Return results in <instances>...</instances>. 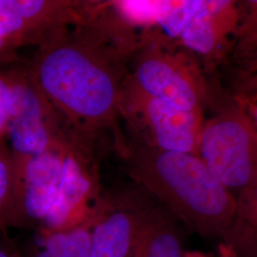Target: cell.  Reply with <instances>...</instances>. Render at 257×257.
<instances>
[{"mask_svg":"<svg viewBox=\"0 0 257 257\" xmlns=\"http://www.w3.org/2000/svg\"><path fill=\"white\" fill-rule=\"evenodd\" d=\"M15 164L5 139L0 140V233L14 228L15 215Z\"/></svg>","mask_w":257,"mask_h":257,"instance_id":"cell-15","label":"cell"},{"mask_svg":"<svg viewBox=\"0 0 257 257\" xmlns=\"http://www.w3.org/2000/svg\"><path fill=\"white\" fill-rule=\"evenodd\" d=\"M121 120L127 139L158 150L197 155L204 111L184 110L140 91L128 79L123 85Z\"/></svg>","mask_w":257,"mask_h":257,"instance_id":"cell-6","label":"cell"},{"mask_svg":"<svg viewBox=\"0 0 257 257\" xmlns=\"http://www.w3.org/2000/svg\"><path fill=\"white\" fill-rule=\"evenodd\" d=\"M93 212L87 220L74 228L39 233L37 247L27 257H90Z\"/></svg>","mask_w":257,"mask_h":257,"instance_id":"cell-13","label":"cell"},{"mask_svg":"<svg viewBox=\"0 0 257 257\" xmlns=\"http://www.w3.org/2000/svg\"><path fill=\"white\" fill-rule=\"evenodd\" d=\"M241 19V1L203 0L176 41L207 72L229 60Z\"/></svg>","mask_w":257,"mask_h":257,"instance_id":"cell-9","label":"cell"},{"mask_svg":"<svg viewBox=\"0 0 257 257\" xmlns=\"http://www.w3.org/2000/svg\"><path fill=\"white\" fill-rule=\"evenodd\" d=\"M19 51L0 40V69L23 62L20 58Z\"/></svg>","mask_w":257,"mask_h":257,"instance_id":"cell-18","label":"cell"},{"mask_svg":"<svg viewBox=\"0 0 257 257\" xmlns=\"http://www.w3.org/2000/svg\"><path fill=\"white\" fill-rule=\"evenodd\" d=\"M15 178L14 228L39 233L74 228L102 198L96 156L69 137L15 164Z\"/></svg>","mask_w":257,"mask_h":257,"instance_id":"cell-3","label":"cell"},{"mask_svg":"<svg viewBox=\"0 0 257 257\" xmlns=\"http://www.w3.org/2000/svg\"><path fill=\"white\" fill-rule=\"evenodd\" d=\"M229 60L236 85L257 74V0L241 1V19Z\"/></svg>","mask_w":257,"mask_h":257,"instance_id":"cell-12","label":"cell"},{"mask_svg":"<svg viewBox=\"0 0 257 257\" xmlns=\"http://www.w3.org/2000/svg\"><path fill=\"white\" fill-rule=\"evenodd\" d=\"M101 1L0 0V40L19 50L48 46L94 16Z\"/></svg>","mask_w":257,"mask_h":257,"instance_id":"cell-7","label":"cell"},{"mask_svg":"<svg viewBox=\"0 0 257 257\" xmlns=\"http://www.w3.org/2000/svg\"><path fill=\"white\" fill-rule=\"evenodd\" d=\"M176 219L158 201L141 232L133 257H184L182 234Z\"/></svg>","mask_w":257,"mask_h":257,"instance_id":"cell-11","label":"cell"},{"mask_svg":"<svg viewBox=\"0 0 257 257\" xmlns=\"http://www.w3.org/2000/svg\"><path fill=\"white\" fill-rule=\"evenodd\" d=\"M0 257H24L20 254L17 248H14L11 244L0 241Z\"/></svg>","mask_w":257,"mask_h":257,"instance_id":"cell-19","label":"cell"},{"mask_svg":"<svg viewBox=\"0 0 257 257\" xmlns=\"http://www.w3.org/2000/svg\"><path fill=\"white\" fill-rule=\"evenodd\" d=\"M121 157L136 184L204 237L222 240L237 257H257V230L242 218L236 196L195 154L127 139Z\"/></svg>","mask_w":257,"mask_h":257,"instance_id":"cell-2","label":"cell"},{"mask_svg":"<svg viewBox=\"0 0 257 257\" xmlns=\"http://www.w3.org/2000/svg\"><path fill=\"white\" fill-rule=\"evenodd\" d=\"M205 120L197 155L221 183L239 192L257 184V128L234 97Z\"/></svg>","mask_w":257,"mask_h":257,"instance_id":"cell-5","label":"cell"},{"mask_svg":"<svg viewBox=\"0 0 257 257\" xmlns=\"http://www.w3.org/2000/svg\"><path fill=\"white\" fill-rule=\"evenodd\" d=\"M32 75L23 62L0 69V140L5 139L10 124L25 100Z\"/></svg>","mask_w":257,"mask_h":257,"instance_id":"cell-14","label":"cell"},{"mask_svg":"<svg viewBox=\"0 0 257 257\" xmlns=\"http://www.w3.org/2000/svg\"><path fill=\"white\" fill-rule=\"evenodd\" d=\"M128 65V79L140 91L178 109L204 111L219 103L197 59L156 28L141 33Z\"/></svg>","mask_w":257,"mask_h":257,"instance_id":"cell-4","label":"cell"},{"mask_svg":"<svg viewBox=\"0 0 257 257\" xmlns=\"http://www.w3.org/2000/svg\"><path fill=\"white\" fill-rule=\"evenodd\" d=\"M234 96L241 100H257V74L237 84Z\"/></svg>","mask_w":257,"mask_h":257,"instance_id":"cell-17","label":"cell"},{"mask_svg":"<svg viewBox=\"0 0 257 257\" xmlns=\"http://www.w3.org/2000/svg\"><path fill=\"white\" fill-rule=\"evenodd\" d=\"M236 199L242 218L257 230V184L239 192Z\"/></svg>","mask_w":257,"mask_h":257,"instance_id":"cell-16","label":"cell"},{"mask_svg":"<svg viewBox=\"0 0 257 257\" xmlns=\"http://www.w3.org/2000/svg\"><path fill=\"white\" fill-rule=\"evenodd\" d=\"M234 96V95H233ZM235 97V96H234ZM236 98V97H235ZM244 107L245 109L247 110L248 112V114L250 115L251 119L253 121L254 125L256 126L257 128V100L254 101H247V100H240L238 98H236Z\"/></svg>","mask_w":257,"mask_h":257,"instance_id":"cell-20","label":"cell"},{"mask_svg":"<svg viewBox=\"0 0 257 257\" xmlns=\"http://www.w3.org/2000/svg\"><path fill=\"white\" fill-rule=\"evenodd\" d=\"M130 60L92 18L37 49L28 66L69 138L94 156L103 145L121 156L127 138L120 102Z\"/></svg>","mask_w":257,"mask_h":257,"instance_id":"cell-1","label":"cell"},{"mask_svg":"<svg viewBox=\"0 0 257 257\" xmlns=\"http://www.w3.org/2000/svg\"><path fill=\"white\" fill-rule=\"evenodd\" d=\"M65 138L67 135L55 112L32 77L23 106L5 136L14 163L38 156Z\"/></svg>","mask_w":257,"mask_h":257,"instance_id":"cell-10","label":"cell"},{"mask_svg":"<svg viewBox=\"0 0 257 257\" xmlns=\"http://www.w3.org/2000/svg\"><path fill=\"white\" fill-rule=\"evenodd\" d=\"M103 195L93 212L90 257H133L157 200L138 186Z\"/></svg>","mask_w":257,"mask_h":257,"instance_id":"cell-8","label":"cell"}]
</instances>
